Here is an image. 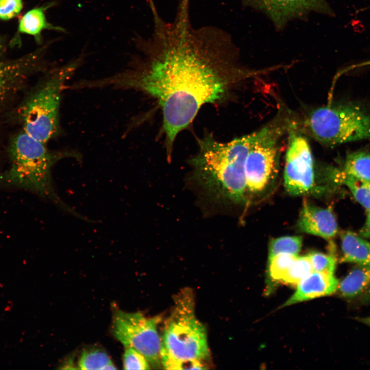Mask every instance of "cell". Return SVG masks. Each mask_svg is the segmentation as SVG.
<instances>
[{
    "label": "cell",
    "mask_w": 370,
    "mask_h": 370,
    "mask_svg": "<svg viewBox=\"0 0 370 370\" xmlns=\"http://www.w3.org/2000/svg\"><path fill=\"white\" fill-rule=\"evenodd\" d=\"M151 37L140 38L141 53L130 69L96 79L97 88L133 89L155 98L162 112L168 157L178 133L187 127L200 108L226 96L236 69L237 49L229 34L213 26L192 27L189 0H180L174 22L164 21L153 0Z\"/></svg>",
    "instance_id": "cell-1"
},
{
    "label": "cell",
    "mask_w": 370,
    "mask_h": 370,
    "mask_svg": "<svg viewBox=\"0 0 370 370\" xmlns=\"http://www.w3.org/2000/svg\"><path fill=\"white\" fill-rule=\"evenodd\" d=\"M7 156L8 168L0 171V190L32 193L66 212L85 219L58 196L51 176L56 163L67 158L79 159V153L69 150H51L46 144L22 130L10 140Z\"/></svg>",
    "instance_id": "cell-2"
},
{
    "label": "cell",
    "mask_w": 370,
    "mask_h": 370,
    "mask_svg": "<svg viewBox=\"0 0 370 370\" xmlns=\"http://www.w3.org/2000/svg\"><path fill=\"white\" fill-rule=\"evenodd\" d=\"M257 131L220 142L207 134L198 139V153L191 160L196 178L216 197L239 202L247 190L245 166Z\"/></svg>",
    "instance_id": "cell-3"
},
{
    "label": "cell",
    "mask_w": 370,
    "mask_h": 370,
    "mask_svg": "<svg viewBox=\"0 0 370 370\" xmlns=\"http://www.w3.org/2000/svg\"><path fill=\"white\" fill-rule=\"evenodd\" d=\"M80 62L52 70L32 90L18 110L22 130L45 144L60 135L62 94Z\"/></svg>",
    "instance_id": "cell-4"
},
{
    "label": "cell",
    "mask_w": 370,
    "mask_h": 370,
    "mask_svg": "<svg viewBox=\"0 0 370 370\" xmlns=\"http://www.w3.org/2000/svg\"><path fill=\"white\" fill-rule=\"evenodd\" d=\"M174 300L173 309L165 322L161 337L160 361L208 359L207 331L196 317L192 291L183 289Z\"/></svg>",
    "instance_id": "cell-5"
},
{
    "label": "cell",
    "mask_w": 370,
    "mask_h": 370,
    "mask_svg": "<svg viewBox=\"0 0 370 370\" xmlns=\"http://www.w3.org/2000/svg\"><path fill=\"white\" fill-rule=\"evenodd\" d=\"M305 124L317 140L329 145L370 138V115L352 103L318 108Z\"/></svg>",
    "instance_id": "cell-6"
},
{
    "label": "cell",
    "mask_w": 370,
    "mask_h": 370,
    "mask_svg": "<svg viewBox=\"0 0 370 370\" xmlns=\"http://www.w3.org/2000/svg\"><path fill=\"white\" fill-rule=\"evenodd\" d=\"M159 317L147 318L140 312L117 310L113 317L115 337L125 347H132L146 358L150 364H159L161 338L157 330Z\"/></svg>",
    "instance_id": "cell-7"
},
{
    "label": "cell",
    "mask_w": 370,
    "mask_h": 370,
    "mask_svg": "<svg viewBox=\"0 0 370 370\" xmlns=\"http://www.w3.org/2000/svg\"><path fill=\"white\" fill-rule=\"evenodd\" d=\"M282 130L278 125H268L257 131L248 152L245 166L247 189L258 193L273 181L279 166V139Z\"/></svg>",
    "instance_id": "cell-8"
},
{
    "label": "cell",
    "mask_w": 370,
    "mask_h": 370,
    "mask_svg": "<svg viewBox=\"0 0 370 370\" xmlns=\"http://www.w3.org/2000/svg\"><path fill=\"white\" fill-rule=\"evenodd\" d=\"M289 132L284 186L289 194L300 195L307 193L313 186V158L306 139L293 130Z\"/></svg>",
    "instance_id": "cell-9"
},
{
    "label": "cell",
    "mask_w": 370,
    "mask_h": 370,
    "mask_svg": "<svg viewBox=\"0 0 370 370\" xmlns=\"http://www.w3.org/2000/svg\"><path fill=\"white\" fill-rule=\"evenodd\" d=\"M243 4L265 14L276 29H283L290 21L304 19L311 12L332 15L327 0H242Z\"/></svg>",
    "instance_id": "cell-10"
},
{
    "label": "cell",
    "mask_w": 370,
    "mask_h": 370,
    "mask_svg": "<svg viewBox=\"0 0 370 370\" xmlns=\"http://www.w3.org/2000/svg\"><path fill=\"white\" fill-rule=\"evenodd\" d=\"M38 57L32 55L12 61H0V114L9 100L36 70Z\"/></svg>",
    "instance_id": "cell-11"
},
{
    "label": "cell",
    "mask_w": 370,
    "mask_h": 370,
    "mask_svg": "<svg viewBox=\"0 0 370 370\" xmlns=\"http://www.w3.org/2000/svg\"><path fill=\"white\" fill-rule=\"evenodd\" d=\"M298 226L303 232L325 239L334 237L338 229L336 217L329 208H320L307 202L304 203Z\"/></svg>",
    "instance_id": "cell-12"
},
{
    "label": "cell",
    "mask_w": 370,
    "mask_h": 370,
    "mask_svg": "<svg viewBox=\"0 0 370 370\" xmlns=\"http://www.w3.org/2000/svg\"><path fill=\"white\" fill-rule=\"evenodd\" d=\"M339 283L334 274L313 271L297 285L296 291L282 307L330 295L337 291Z\"/></svg>",
    "instance_id": "cell-13"
},
{
    "label": "cell",
    "mask_w": 370,
    "mask_h": 370,
    "mask_svg": "<svg viewBox=\"0 0 370 370\" xmlns=\"http://www.w3.org/2000/svg\"><path fill=\"white\" fill-rule=\"evenodd\" d=\"M340 295L353 301H370V266L358 265L339 283Z\"/></svg>",
    "instance_id": "cell-14"
},
{
    "label": "cell",
    "mask_w": 370,
    "mask_h": 370,
    "mask_svg": "<svg viewBox=\"0 0 370 370\" xmlns=\"http://www.w3.org/2000/svg\"><path fill=\"white\" fill-rule=\"evenodd\" d=\"M341 239V262L370 266V242L350 231L343 232Z\"/></svg>",
    "instance_id": "cell-15"
},
{
    "label": "cell",
    "mask_w": 370,
    "mask_h": 370,
    "mask_svg": "<svg viewBox=\"0 0 370 370\" xmlns=\"http://www.w3.org/2000/svg\"><path fill=\"white\" fill-rule=\"evenodd\" d=\"M50 6L51 4H49L27 12L20 21L18 31L21 33L34 36L37 41H40L41 34L43 30L65 31L63 28L53 26L47 22L44 12Z\"/></svg>",
    "instance_id": "cell-16"
},
{
    "label": "cell",
    "mask_w": 370,
    "mask_h": 370,
    "mask_svg": "<svg viewBox=\"0 0 370 370\" xmlns=\"http://www.w3.org/2000/svg\"><path fill=\"white\" fill-rule=\"evenodd\" d=\"M341 171L347 176L370 181V153L358 151L349 154Z\"/></svg>",
    "instance_id": "cell-17"
},
{
    "label": "cell",
    "mask_w": 370,
    "mask_h": 370,
    "mask_svg": "<svg viewBox=\"0 0 370 370\" xmlns=\"http://www.w3.org/2000/svg\"><path fill=\"white\" fill-rule=\"evenodd\" d=\"M334 177L337 182L347 187L357 201L367 211H370V181L347 176L341 171H336Z\"/></svg>",
    "instance_id": "cell-18"
},
{
    "label": "cell",
    "mask_w": 370,
    "mask_h": 370,
    "mask_svg": "<svg viewBox=\"0 0 370 370\" xmlns=\"http://www.w3.org/2000/svg\"><path fill=\"white\" fill-rule=\"evenodd\" d=\"M81 369H115L108 355L100 349L84 350L78 363Z\"/></svg>",
    "instance_id": "cell-19"
},
{
    "label": "cell",
    "mask_w": 370,
    "mask_h": 370,
    "mask_svg": "<svg viewBox=\"0 0 370 370\" xmlns=\"http://www.w3.org/2000/svg\"><path fill=\"white\" fill-rule=\"evenodd\" d=\"M313 271L309 255L298 256L280 282L297 286L305 277Z\"/></svg>",
    "instance_id": "cell-20"
},
{
    "label": "cell",
    "mask_w": 370,
    "mask_h": 370,
    "mask_svg": "<svg viewBox=\"0 0 370 370\" xmlns=\"http://www.w3.org/2000/svg\"><path fill=\"white\" fill-rule=\"evenodd\" d=\"M302 245L300 236H287L273 239L269 249V258L282 254L298 255Z\"/></svg>",
    "instance_id": "cell-21"
},
{
    "label": "cell",
    "mask_w": 370,
    "mask_h": 370,
    "mask_svg": "<svg viewBox=\"0 0 370 370\" xmlns=\"http://www.w3.org/2000/svg\"><path fill=\"white\" fill-rule=\"evenodd\" d=\"M298 255L282 254L269 259L268 274L272 281L280 282Z\"/></svg>",
    "instance_id": "cell-22"
},
{
    "label": "cell",
    "mask_w": 370,
    "mask_h": 370,
    "mask_svg": "<svg viewBox=\"0 0 370 370\" xmlns=\"http://www.w3.org/2000/svg\"><path fill=\"white\" fill-rule=\"evenodd\" d=\"M313 271L334 274L336 267V258L334 254H326L318 252L309 253Z\"/></svg>",
    "instance_id": "cell-23"
},
{
    "label": "cell",
    "mask_w": 370,
    "mask_h": 370,
    "mask_svg": "<svg viewBox=\"0 0 370 370\" xmlns=\"http://www.w3.org/2000/svg\"><path fill=\"white\" fill-rule=\"evenodd\" d=\"M125 369H149L150 363L139 351L131 347H125L123 357Z\"/></svg>",
    "instance_id": "cell-24"
},
{
    "label": "cell",
    "mask_w": 370,
    "mask_h": 370,
    "mask_svg": "<svg viewBox=\"0 0 370 370\" xmlns=\"http://www.w3.org/2000/svg\"><path fill=\"white\" fill-rule=\"evenodd\" d=\"M22 6V0H0V19L9 20L16 16Z\"/></svg>",
    "instance_id": "cell-25"
},
{
    "label": "cell",
    "mask_w": 370,
    "mask_h": 370,
    "mask_svg": "<svg viewBox=\"0 0 370 370\" xmlns=\"http://www.w3.org/2000/svg\"><path fill=\"white\" fill-rule=\"evenodd\" d=\"M364 238L370 239V211H367L366 221L360 231V235Z\"/></svg>",
    "instance_id": "cell-26"
},
{
    "label": "cell",
    "mask_w": 370,
    "mask_h": 370,
    "mask_svg": "<svg viewBox=\"0 0 370 370\" xmlns=\"http://www.w3.org/2000/svg\"><path fill=\"white\" fill-rule=\"evenodd\" d=\"M357 320L370 327V316L366 318H358Z\"/></svg>",
    "instance_id": "cell-27"
}]
</instances>
